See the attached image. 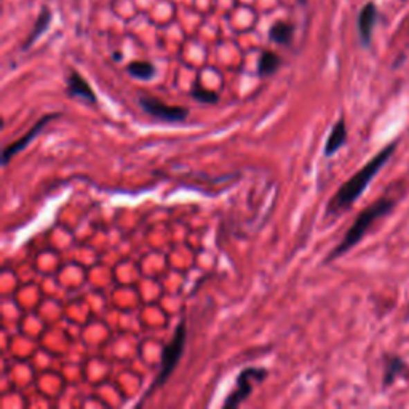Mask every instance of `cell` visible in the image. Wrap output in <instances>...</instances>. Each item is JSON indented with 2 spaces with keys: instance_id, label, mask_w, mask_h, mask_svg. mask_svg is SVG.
Returning <instances> with one entry per match:
<instances>
[{
  "instance_id": "1",
  "label": "cell",
  "mask_w": 409,
  "mask_h": 409,
  "mask_svg": "<svg viewBox=\"0 0 409 409\" xmlns=\"http://www.w3.org/2000/svg\"><path fill=\"white\" fill-rule=\"evenodd\" d=\"M395 147L397 144L393 143L385 149H382V151L377 154L376 157H372L358 173H355L345 184L340 185L336 195L329 200L328 208H326V215L334 216L343 213L347 208H350V206L360 199L361 194L365 192V189L370 185L372 178L381 172V168L387 163V160L392 157V154L395 152Z\"/></svg>"
},
{
  "instance_id": "2",
  "label": "cell",
  "mask_w": 409,
  "mask_h": 409,
  "mask_svg": "<svg viewBox=\"0 0 409 409\" xmlns=\"http://www.w3.org/2000/svg\"><path fill=\"white\" fill-rule=\"evenodd\" d=\"M392 208H393V200L381 199V200L374 201V203H372L371 206H367L365 211H361L358 217L355 219L354 224H352L349 232H347L345 237L343 238V242H340L339 245L329 253V256H328V259H326V261L328 262L334 261V259L344 256L347 251H350L352 248H354L356 243H358L361 238L365 237L367 229H370V227L374 224L379 217L385 216Z\"/></svg>"
},
{
  "instance_id": "3",
  "label": "cell",
  "mask_w": 409,
  "mask_h": 409,
  "mask_svg": "<svg viewBox=\"0 0 409 409\" xmlns=\"http://www.w3.org/2000/svg\"><path fill=\"white\" fill-rule=\"evenodd\" d=\"M185 338H188V328H185L184 322H181L178 326H176V331H174L172 340H170V343L163 347L162 360H160V371H158L157 377L154 379L151 388L147 390L146 397H144V400L151 397V393L154 390H157V388L167 384V381L170 379V376L173 374V371L176 370V366H178V363H179L181 356H183V354H184Z\"/></svg>"
},
{
  "instance_id": "4",
  "label": "cell",
  "mask_w": 409,
  "mask_h": 409,
  "mask_svg": "<svg viewBox=\"0 0 409 409\" xmlns=\"http://www.w3.org/2000/svg\"><path fill=\"white\" fill-rule=\"evenodd\" d=\"M267 374L269 371L266 367H259V366L243 367L240 374H238L235 379V388L229 393V395H227L226 401L222 403V406L237 408L238 405H242V403L251 395L253 388H255L253 382H262L267 377Z\"/></svg>"
},
{
  "instance_id": "5",
  "label": "cell",
  "mask_w": 409,
  "mask_h": 409,
  "mask_svg": "<svg viewBox=\"0 0 409 409\" xmlns=\"http://www.w3.org/2000/svg\"><path fill=\"white\" fill-rule=\"evenodd\" d=\"M138 102L141 109L149 116L157 118L160 122L167 123H179L184 122L189 117V109L183 106H170L165 104L162 100L155 96L143 95L138 98Z\"/></svg>"
},
{
  "instance_id": "6",
  "label": "cell",
  "mask_w": 409,
  "mask_h": 409,
  "mask_svg": "<svg viewBox=\"0 0 409 409\" xmlns=\"http://www.w3.org/2000/svg\"><path fill=\"white\" fill-rule=\"evenodd\" d=\"M61 116L60 112H55V113H45V116L42 117V118H39L37 122L34 123L33 127H30L28 131H26L21 138H18L17 141H13L12 144H8L7 147L3 149V152H2V165L3 167H7L8 165V162L10 160H12L15 155H18L19 152L21 151H24L26 147L29 146L30 143L34 141L35 139V136H37V134H40L44 131V128H45V125L48 122H51V120H55V118H58Z\"/></svg>"
},
{
  "instance_id": "7",
  "label": "cell",
  "mask_w": 409,
  "mask_h": 409,
  "mask_svg": "<svg viewBox=\"0 0 409 409\" xmlns=\"http://www.w3.org/2000/svg\"><path fill=\"white\" fill-rule=\"evenodd\" d=\"M66 93L71 98H77V100L85 101L87 104H96L98 98L96 93L93 91L91 85L79 74L77 71H72L69 77L66 80Z\"/></svg>"
},
{
  "instance_id": "8",
  "label": "cell",
  "mask_w": 409,
  "mask_h": 409,
  "mask_svg": "<svg viewBox=\"0 0 409 409\" xmlns=\"http://www.w3.org/2000/svg\"><path fill=\"white\" fill-rule=\"evenodd\" d=\"M376 18H377V12H376L374 3H366L358 15V33H360L361 44L363 45H367L371 42L372 28H374L376 24Z\"/></svg>"
},
{
  "instance_id": "9",
  "label": "cell",
  "mask_w": 409,
  "mask_h": 409,
  "mask_svg": "<svg viewBox=\"0 0 409 409\" xmlns=\"http://www.w3.org/2000/svg\"><path fill=\"white\" fill-rule=\"evenodd\" d=\"M51 17H53V15H51L50 8L44 7L42 10H40V13H39L37 19H35V23H34V26H33V29H30L29 35H28V37H26V40H24V44H23V51L29 50L30 46H33L35 42H37V40H39L40 37H42L44 33H46V29L50 28Z\"/></svg>"
},
{
  "instance_id": "10",
  "label": "cell",
  "mask_w": 409,
  "mask_h": 409,
  "mask_svg": "<svg viewBox=\"0 0 409 409\" xmlns=\"http://www.w3.org/2000/svg\"><path fill=\"white\" fill-rule=\"evenodd\" d=\"M345 141H347L345 120L344 118H339V120L334 123L333 129H331L328 139H326L325 151H323L326 157H331V155H334L336 152H338L339 149L344 146Z\"/></svg>"
},
{
  "instance_id": "11",
  "label": "cell",
  "mask_w": 409,
  "mask_h": 409,
  "mask_svg": "<svg viewBox=\"0 0 409 409\" xmlns=\"http://www.w3.org/2000/svg\"><path fill=\"white\" fill-rule=\"evenodd\" d=\"M280 66H282V58L275 53V51H264L261 58L257 61V75L259 77L273 75L278 69H280Z\"/></svg>"
},
{
  "instance_id": "12",
  "label": "cell",
  "mask_w": 409,
  "mask_h": 409,
  "mask_svg": "<svg viewBox=\"0 0 409 409\" xmlns=\"http://www.w3.org/2000/svg\"><path fill=\"white\" fill-rule=\"evenodd\" d=\"M294 28L287 21H277L269 29V39L278 45H291Z\"/></svg>"
},
{
  "instance_id": "13",
  "label": "cell",
  "mask_w": 409,
  "mask_h": 409,
  "mask_svg": "<svg viewBox=\"0 0 409 409\" xmlns=\"http://www.w3.org/2000/svg\"><path fill=\"white\" fill-rule=\"evenodd\" d=\"M127 72L134 79L151 80L155 75V66L149 63V61H131L127 66Z\"/></svg>"
},
{
  "instance_id": "14",
  "label": "cell",
  "mask_w": 409,
  "mask_h": 409,
  "mask_svg": "<svg viewBox=\"0 0 409 409\" xmlns=\"http://www.w3.org/2000/svg\"><path fill=\"white\" fill-rule=\"evenodd\" d=\"M190 95H192L194 100L199 102H205V104H216V102L219 101V95H217L216 91L206 90V88L200 85H195L192 88V91H190Z\"/></svg>"
},
{
  "instance_id": "15",
  "label": "cell",
  "mask_w": 409,
  "mask_h": 409,
  "mask_svg": "<svg viewBox=\"0 0 409 409\" xmlns=\"http://www.w3.org/2000/svg\"><path fill=\"white\" fill-rule=\"evenodd\" d=\"M305 2H307V0H299V3H305Z\"/></svg>"
}]
</instances>
